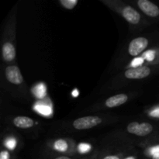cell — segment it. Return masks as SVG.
<instances>
[{
    "mask_svg": "<svg viewBox=\"0 0 159 159\" xmlns=\"http://www.w3.org/2000/svg\"><path fill=\"white\" fill-rule=\"evenodd\" d=\"M102 123V119L99 116H84L79 118L73 122V126L77 130H87L93 128Z\"/></svg>",
    "mask_w": 159,
    "mask_h": 159,
    "instance_id": "obj_1",
    "label": "cell"
},
{
    "mask_svg": "<svg viewBox=\"0 0 159 159\" xmlns=\"http://www.w3.org/2000/svg\"><path fill=\"white\" fill-rule=\"evenodd\" d=\"M153 130V127L149 123L132 122L127 126V131L130 134L137 135V136L144 137L148 135Z\"/></svg>",
    "mask_w": 159,
    "mask_h": 159,
    "instance_id": "obj_2",
    "label": "cell"
},
{
    "mask_svg": "<svg viewBox=\"0 0 159 159\" xmlns=\"http://www.w3.org/2000/svg\"><path fill=\"white\" fill-rule=\"evenodd\" d=\"M148 45V40L145 37H137L134 39L129 44L128 52L131 56H138L141 54Z\"/></svg>",
    "mask_w": 159,
    "mask_h": 159,
    "instance_id": "obj_3",
    "label": "cell"
},
{
    "mask_svg": "<svg viewBox=\"0 0 159 159\" xmlns=\"http://www.w3.org/2000/svg\"><path fill=\"white\" fill-rule=\"evenodd\" d=\"M150 73L151 70L148 67L140 66L127 70L124 73V75L129 79H141L148 77Z\"/></svg>",
    "mask_w": 159,
    "mask_h": 159,
    "instance_id": "obj_4",
    "label": "cell"
},
{
    "mask_svg": "<svg viewBox=\"0 0 159 159\" xmlns=\"http://www.w3.org/2000/svg\"><path fill=\"white\" fill-rule=\"evenodd\" d=\"M6 78L10 83L14 85H20L23 82V78L20 68L15 65L9 66L6 68Z\"/></svg>",
    "mask_w": 159,
    "mask_h": 159,
    "instance_id": "obj_5",
    "label": "cell"
},
{
    "mask_svg": "<svg viewBox=\"0 0 159 159\" xmlns=\"http://www.w3.org/2000/svg\"><path fill=\"white\" fill-rule=\"evenodd\" d=\"M138 5L146 15L151 17H157L159 15V8L149 0H139Z\"/></svg>",
    "mask_w": 159,
    "mask_h": 159,
    "instance_id": "obj_6",
    "label": "cell"
},
{
    "mask_svg": "<svg viewBox=\"0 0 159 159\" xmlns=\"http://www.w3.org/2000/svg\"><path fill=\"white\" fill-rule=\"evenodd\" d=\"M122 15L127 22L131 24H138L141 20V15L138 11L135 10L131 6H126L122 11Z\"/></svg>",
    "mask_w": 159,
    "mask_h": 159,
    "instance_id": "obj_7",
    "label": "cell"
},
{
    "mask_svg": "<svg viewBox=\"0 0 159 159\" xmlns=\"http://www.w3.org/2000/svg\"><path fill=\"white\" fill-rule=\"evenodd\" d=\"M128 99V96L126 94L121 93V94L116 95L112 97H110L107 101H106L105 104L107 107L109 108H113V107H119V106L123 105L125 103Z\"/></svg>",
    "mask_w": 159,
    "mask_h": 159,
    "instance_id": "obj_8",
    "label": "cell"
},
{
    "mask_svg": "<svg viewBox=\"0 0 159 159\" xmlns=\"http://www.w3.org/2000/svg\"><path fill=\"white\" fill-rule=\"evenodd\" d=\"M2 57L6 62H10L16 57V50L13 45L9 42H6L2 46Z\"/></svg>",
    "mask_w": 159,
    "mask_h": 159,
    "instance_id": "obj_9",
    "label": "cell"
},
{
    "mask_svg": "<svg viewBox=\"0 0 159 159\" xmlns=\"http://www.w3.org/2000/svg\"><path fill=\"white\" fill-rule=\"evenodd\" d=\"M34 120L28 116H16L13 120V124L19 128H30L34 126Z\"/></svg>",
    "mask_w": 159,
    "mask_h": 159,
    "instance_id": "obj_10",
    "label": "cell"
},
{
    "mask_svg": "<svg viewBox=\"0 0 159 159\" xmlns=\"http://www.w3.org/2000/svg\"><path fill=\"white\" fill-rule=\"evenodd\" d=\"M34 93L39 99H42L46 95V87L43 83H39L34 89Z\"/></svg>",
    "mask_w": 159,
    "mask_h": 159,
    "instance_id": "obj_11",
    "label": "cell"
},
{
    "mask_svg": "<svg viewBox=\"0 0 159 159\" xmlns=\"http://www.w3.org/2000/svg\"><path fill=\"white\" fill-rule=\"evenodd\" d=\"M68 144H67L66 141L65 140H57V141H55L54 143V149L58 152H65L68 150Z\"/></svg>",
    "mask_w": 159,
    "mask_h": 159,
    "instance_id": "obj_12",
    "label": "cell"
},
{
    "mask_svg": "<svg viewBox=\"0 0 159 159\" xmlns=\"http://www.w3.org/2000/svg\"><path fill=\"white\" fill-rule=\"evenodd\" d=\"M35 110L38 113L44 115V116H49L51 113V107L47 105H43V104H37L35 107Z\"/></svg>",
    "mask_w": 159,
    "mask_h": 159,
    "instance_id": "obj_13",
    "label": "cell"
},
{
    "mask_svg": "<svg viewBox=\"0 0 159 159\" xmlns=\"http://www.w3.org/2000/svg\"><path fill=\"white\" fill-rule=\"evenodd\" d=\"M61 3L65 8L68 9H72L77 5V0H61Z\"/></svg>",
    "mask_w": 159,
    "mask_h": 159,
    "instance_id": "obj_14",
    "label": "cell"
},
{
    "mask_svg": "<svg viewBox=\"0 0 159 159\" xmlns=\"http://www.w3.org/2000/svg\"><path fill=\"white\" fill-rule=\"evenodd\" d=\"M78 149H79L80 153L85 154L91 150V145L89 144H86V143H81L78 146Z\"/></svg>",
    "mask_w": 159,
    "mask_h": 159,
    "instance_id": "obj_15",
    "label": "cell"
},
{
    "mask_svg": "<svg viewBox=\"0 0 159 159\" xmlns=\"http://www.w3.org/2000/svg\"><path fill=\"white\" fill-rule=\"evenodd\" d=\"M16 141L15 138H8L6 141V146L9 149V150H13L16 148Z\"/></svg>",
    "mask_w": 159,
    "mask_h": 159,
    "instance_id": "obj_16",
    "label": "cell"
},
{
    "mask_svg": "<svg viewBox=\"0 0 159 159\" xmlns=\"http://www.w3.org/2000/svg\"><path fill=\"white\" fill-rule=\"evenodd\" d=\"M155 52L153 51H146L144 54H143V58L146 59L148 61H153L154 58H155Z\"/></svg>",
    "mask_w": 159,
    "mask_h": 159,
    "instance_id": "obj_17",
    "label": "cell"
},
{
    "mask_svg": "<svg viewBox=\"0 0 159 159\" xmlns=\"http://www.w3.org/2000/svg\"><path fill=\"white\" fill-rule=\"evenodd\" d=\"M143 62H144V58L143 57H137V58H134L132 61V68H137V67L141 66Z\"/></svg>",
    "mask_w": 159,
    "mask_h": 159,
    "instance_id": "obj_18",
    "label": "cell"
},
{
    "mask_svg": "<svg viewBox=\"0 0 159 159\" xmlns=\"http://www.w3.org/2000/svg\"><path fill=\"white\" fill-rule=\"evenodd\" d=\"M149 153H150V155H152V156L159 154V145L152 148L150 149V151H149Z\"/></svg>",
    "mask_w": 159,
    "mask_h": 159,
    "instance_id": "obj_19",
    "label": "cell"
},
{
    "mask_svg": "<svg viewBox=\"0 0 159 159\" xmlns=\"http://www.w3.org/2000/svg\"><path fill=\"white\" fill-rule=\"evenodd\" d=\"M0 159H9V154L6 151H2L0 153Z\"/></svg>",
    "mask_w": 159,
    "mask_h": 159,
    "instance_id": "obj_20",
    "label": "cell"
},
{
    "mask_svg": "<svg viewBox=\"0 0 159 159\" xmlns=\"http://www.w3.org/2000/svg\"><path fill=\"white\" fill-rule=\"evenodd\" d=\"M150 115L154 117H159V107H157L155 110L151 112Z\"/></svg>",
    "mask_w": 159,
    "mask_h": 159,
    "instance_id": "obj_21",
    "label": "cell"
},
{
    "mask_svg": "<svg viewBox=\"0 0 159 159\" xmlns=\"http://www.w3.org/2000/svg\"><path fill=\"white\" fill-rule=\"evenodd\" d=\"M103 159H120V158L116 155H109V156L105 157Z\"/></svg>",
    "mask_w": 159,
    "mask_h": 159,
    "instance_id": "obj_22",
    "label": "cell"
},
{
    "mask_svg": "<svg viewBox=\"0 0 159 159\" xmlns=\"http://www.w3.org/2000/svg\"><path fill=\"white\" fill-rule=\"evenodd\" d=\"M72 95L74 96H78V95H79V92H78V90L77 89H75L74 91H73V93H72Z\"/></svg>",
    "mask_w": 159,
    "mask_h": 159,
    "instance_id": "obj_23",
    "label": "cell"
},
{
    "mask_svg": "<svg viewBox=\"0 0 159 159\" xmlns=\"http://www.w3.org/2000/svg\"><path fill=\"white\" fill-rule=\"evenodd\" d=\"M55 159H71V158L66 156H61V157H58V158H56Z\"/></svg>",
    "mask_w": 159,
    "mask_h": 159,
    "instance_id": "obj_24",
    "label": "cell"
},
{
    "mask_svg": "<svg viewBox=\"0 0 159 159\" xmlns=\"http://www.w3.org/2000/svg\"><path fill=\"white\" fill-rule=\"evenodd\" d=\"M152 159H159V154H158V155H154V156H152Z\"/></svg>",
    "mask_w": 159,
    "mask_h": 159,
    "instance_id": "obj_25",
    "label": "cell"
},
{
    "mask_svg": "<svg viewBox=\"0 0 159 159\" xmlns=\"http://www.w3.org/2000/svg\"><path fill=\"white\" fill-rule=\"evenodd\" d=\"M125 159H136V158L134 156H130V157H127V158H126Z\"/></svg>",
    "mask_w": 159,
    "mask_h": 159,
    "instance_id": "obj_26",
    "label": "cell"
}]
</instances>
